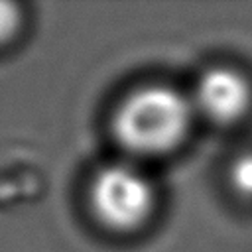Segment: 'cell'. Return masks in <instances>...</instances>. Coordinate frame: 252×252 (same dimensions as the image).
Returning a JSON list of instances; mask_svg holds the SVG:
<instances>
[{
    "instance_id": "1",
    "label": "cell",
    "mask_w": 252,
    "mask_h": 252,
    "mask_svg": "<svg viewBox=\"0 0 252 252\" xmlns=\"http://www.w3.org/2000/svg\"><path fill=\"white\" fill-rule=\"evenodd\" d=\"M197 122L189 93L150 83L130 91L114 108L112 134L128 159L167 156L179 150Z\"/></svg>"
},
{
    "instance_id": "2",
    "label": "cell",
    "mask_w": 252,
    "mask_h": 252,
    "mask_svg": "<svg viewBox=\"0 0 252 252\" xmlns=\"http://www.w3.org/2000/svg\"><path fill=\"white\" fill-rule=\"evenodd\" d=\"M87 197L96 222L114 234L138 232L158 207L156 185L134 159L102 165L93 175Z\"/></svg>"
},
{
    "instance_id": "3",
    "label": "cell",
    "mask_w": 252,
    "mask_h": 252,
    "mask_svg": "<svg viewBox=\"0 0 252 252\" xmlns=\"http://www.w3.org/2000/svg\"><path fill=\"white\" fill-rule=\"evenodd\" d=\"M189 98L197 120L238 128L252 118V75L232 63L211 65L195 79Z\"/></svg>"
},
{
    "instance_id": "4",
    "label": "cell",
    "mask_w": 252,
    "mask_h": 252,
    "mask_svg": "<svg viewBox=\"0 0 252 252\" xmlns=\"http://www.w3.org/2000/svg\"><path fill=\"white\" fill-rule=\"evenodd\" d=\"M232 191L246 203H252V152L240 154L228 169Z\"/></svg>"
},
{
    "instance_id": "5",
    "label": "cell",
    "mask_w": 252,
    "mask_h": 252,
    "mask_svg": "<svg viewBox=\"0 0 252 252\" xmlns=\"http://www.w3.org/2000/svg\"><path fill=\"white\" fill-rule=\"evenodd\" d=\"M24 24V14L22 8L14 2H4L0 0V47L12 43Z\"/></svg>"
}]
</instances>
